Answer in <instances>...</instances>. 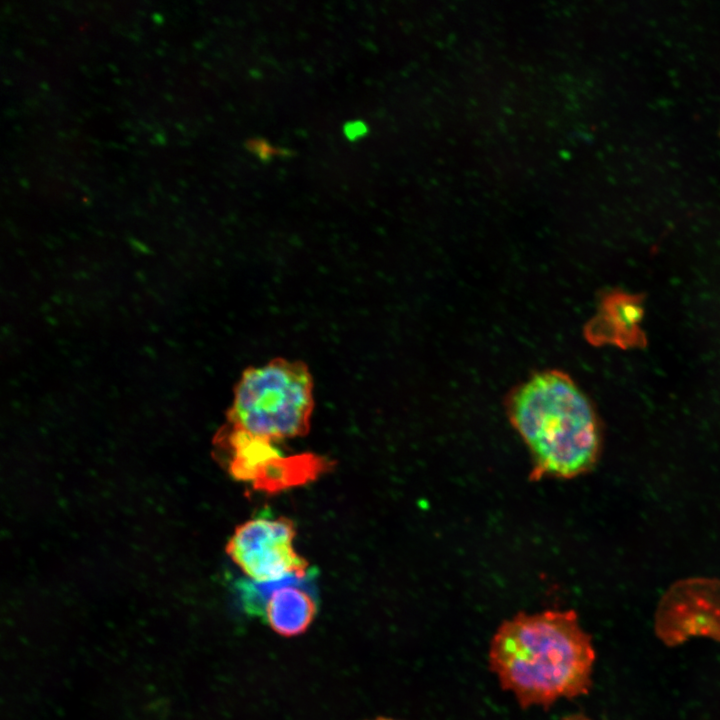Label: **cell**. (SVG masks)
<instances>
[{
	"instance_id": "8992f818",
	"label": "cell",
	"mask_w": 720,
	"mask_h": 720,
	"mask_svg": "<svg viewBox=\"0 0 720 720\" xmlns=\"http://www.w3.org/2000/svg\"><path fill=\"white\" fill-rule=\"evenodd\" d=\"M315 573L293 575L279 580L271 591L263 616L271 629L284 637L305 632L317 613V600L313 592Z\"/></svg>"
},
{
	"instance_id": "3957f363",
	"label": "cell",
	"mask_w": 720,
	"mask_h": 720,
	"mask_svg": "<svg viewBox=\"0 0 720 720\" xmlns=\"http://www.w3.org/2000/svg\"><path fill=\"white\" fill-rule=\"evenodd\" d=\"M313 410L306 366L284 359L247 369L234 392L230 426L269 441L305 435Z\"/></svg>"
},
{
	"instance_id": "7a4b0ae2",
	"label": "cell",
	"mask_w": 720,
	"mask_h": 720,
	"mask_svg": "<svg viewBox=\"0 0 720 720\" xmlns=\"http://www.w3.org/2000/svg\"><path fill=\"white\" fill-rule=\"evenodd\" d=\"M505 412L528 449L531 480L571 479L590 471L601 450L591 401L565 372H535L506 395Z\"/></svg>"
},
{
	"instance_id": "ba28073f",
	"label": "cell",
	"mask_w": 720,
	"mask_h": 720,
	"mask_svg": "<svg viewBox=\"0 0 720 720\" xmlns=\"http://www.w3.org/2000/svg\"><path fill=\"white\" fill-rule=\"evenodd\" d=\"M372 720H395V719L386 718V717H378V718H375V719H372Z\"/></svg>"
},
{
	"instance_id": "52a82bcc",
	"label": "cell",
	"mask_w": 720,
	"mask_h": 720,
	"mask_svg": "<svg viewBox=\"0 0 720 720\" xmlns=\"http://www.w3.org/2000/svg\"><path fill=\"white\" fill-rule=\"evenodd\" d=\"M569 720H590V719L587 718V717H585V716H582V715H577V716H574L572 719H569Z\"/></svg>"
},
{
	"instance_id": "277c9868",
	"label": "cell",
	"mask_w": 720,
	"mask_h": 720,
	"mask_svg": "<svg viewBox=\"0 0 720 720\" xmlns=\"http://www.w3.org/2000/svg\"><path fill=\"white\" fill-rule=\"evenodd\" d=\"M295 524L285 517L260 515L241 524L227 553L242 572L257 582L306 575L307 561L293 548Z\"/></svg>"
},
{
	"instance_id": "6da1fadb",
	"label": "cell",
	"mask_w": 720,
	"mask_h": 720,
	"mask_svg": "<svg viewBox=\"0 0 720 720\" xmlns=\"http://www.w3.org/2000/svg\"><path fill=\"white\" fill-rule=\"evenodd\" d=\"M595 659L574 610L519 612L499 625L488 652L489 669L523 709L588 694Z\"/></svg>"
},
{
	"instance_id": "5b68a950",
	"label": "cell",
	"mask_w": 720,
	"mask_h": 720,
	"mask_svg": "<svg viewBox=\"0 0 720 720\" xmlns=\"http://www.w3.org/2000/svg\"><path fill=\"white\" fill-rule=\"evenodd\" d=\"M654 631L669 647L700 636L720 642V579L689 577L673 583L657 605Z\"/></svg>"
},
{
	"instance_id": "9c48e42d",
	"label": "cell",
	"mask_w": 720,
	"mask_h": 720,
	"mask_svg": "<svg viewBox=\"0 0 720 720\" xmlns=\"http://www.w3.org/2000/svg\"><path fill=\"white\" fill-rule=\"evenodd\" d=\"M719 136H720V131H719Z\"/></svg>"
}]
</instances>
